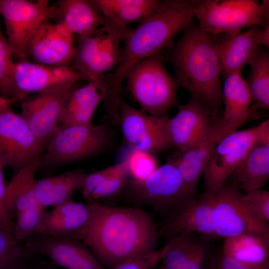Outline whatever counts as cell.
<instances>
[{
    "mask_svg": "<svg viewBox=\"0 0 269 269\" xmlns=\"http://www.w3.org/2000/svg\"><path fill=\"white\" fill-rule=\"evenodd\" d=\"M0 15L3 17L7 38L18 61L28 60L27 48L33 34L50 18L48 0H0Z\"/></svg>",
    "mask_w": 269,
    "mask_h": 269,
    "instance_id": "13",
    "label": "cell"
},
{
    "mask_svg": "<svg viewBox=\"0 0 269 269\" xmlns=\"http://www.w3.org/2000/svg\"><path fill=\"white\" fill-rule=\"evenodd\" d=\"M192 234L182 235L172 240L162 260L164 269H205L208 250L202 241Z\"/></svg>",
    "mask_w": 269,
    "mask_h": 269,
    "instance_id": "29",
    "label": "cell"
},
{
    "mask_svg": "<svg viewBox=\"0 0 269 269\" xmlns=\"http://www.w3.org/2000/svg\"><path fill=\"white\" fill-rule=\"evenodd\" d=\"M198 0H165L151 15L131 29L124 40L119 62L111 74V87L104 101L111 113L119 109L123 83L131 67L138 61L160 54L175 35L193 21Z\"/></svg>",
    "mask_w": 269,
    "mask_h": 269,
    "instance_id": "2",
    "label": "cell"
},
{
    "mask_svg": "<svg viewBox=\"0 0 269 269\" xmlns=\"http://www.w3.org/2000/svg\"><path fill=\"white\" fill-rule=\"evenodd\" d=\"M128 159V176L130 179L141 180L153 173L158 167L153 154L133 149Z\"/></svg>",
    "mask_w": 269,
    "mask_h": 269,
    "instance_id": "37",
    "label": "cell"
},
{
    "mask_svg": "<svg viewBox=\"0 0 269 269\" xmlns=\"http://www.w3.org/2000/svg\"><path fill=\"white\" fill-rule=\"evenodd\" d=\"M18 101V100L15 98H8L0 95V110L2 108L11 106V105Z\"/></svg>",
    "mask_w": 269,
    "mask_h": 269,
    "instance_id": "43",
    "label": "cell"
},
{
    "mask_svg": "<svg viewBox=\"0 0 269 269\" xmlns=\"http://www.w3.org/2000/svg\"><path fill=\"white\" fill-rule=\"evenodd\" d=\"M13 56L12 50L0 29V93L5 97L16 98L12 80L15 63Z\"/></svg>",
    "mask_w": 269,
    "mask_h": 269,
    "instance_id": "36",
    "label": "cell"
},
{
    "mask_svg": "<svg viewBox=\"0 0 269 269\" xmlns=\"http://www.w3.org/2000/svg\"><path fill=\"white\" fill-rule=\"evenodd\" d=\"M169 242L158 250L141 254L117 265L112 269H154L161 261L171 245Z\"/></svg>",
    "mask_w": 269,
    "mask_h": 269,
    "instance_id": "38",
    "label": "cell"
},
{
    "mask_svg": "<svg viewBox=\"0 0 269 269\" xmlns=\"http://www.w3.org/2000/svg\"><path fill=\"white\" fill-rule=\"evenodd\" d=\"M90 204L88 222L72 238L84 243L107 269L156 250L158 230L149 213L139 207Z\"/></svg>",
    "mask_w": 269,
    "mask_h": 269,
    "instance_id": "1",
    "label": "cell"
},
{
    "mask_svg": "<svg viewBox=\"0 0 269 269\" xmlns=\"http://www.w3.org/2000/svg\"><path fill=\"white\" fill-rule=\"evenodd\" d=\"M157 269H164L163 267H162L161 266V267H160V268Z\"/></svg>",
    "mask_w": 269,
    "mask_h": 269,
    "instance_id": "45",
    "label": "cell"
},
{
    "mask_svg": "<svg viewBox=\"0 0 269 269\" xmlns=\"http://www.w3.org/2000/svg\"><path fill=\"white\" fill-rule=\"evenodd\" d=\"M213 194L215 236L225 239L252 235L269 243V222L256 212L239 188L226 183Z\"/></svg>",
    "mask_w": 269,
    "mask_h": 269,
    "instance_id": "9",
    "label": "cell"
},
{
    "mask_svg": "<svg viewBox=\"0 0 269 269\" xmlns=\"http://www.w3.org/2000/svg\"><path fill=\"white\" fill-rule=\"evenodd\" d=\"M125 80L141 110L148 114L163 117L173 107L179 105L176 95L179 87L165 68L160 53L136 62Z\"/></svg>",
    "mask_w": 269,
    "mask_h": 269,
    "instance_id": "4",
    "label": "cell"
},
{
    "mask_svg": "<svg viewBox=\"0 0 269 269\" xmlns=\"http://www.w3.org/2000/svg\"><path fill=\"white\" fill-rule=\"evenodd\" d=\"M45 211L37 203L18 214L12 229L14 238L20 242L36 233Z\"/></svg>",
    "mask_w": 269,
    "mask_h": 269,
    "instance_id": "34",
    "label": "cell"
},
{
    "mask_svg": "<svg viewBox=\"0 0 269 269\" xmlns=\"http://www.w3.org/2000/svg\"><path fill=\"white\" fill-rule=\"evenodd\" d=\"M0 269H21L19 265H5L0 267Z\"/></svg>",
    "mask_w": 269,
    "mask_h": 269,
    "instance_id": "44",
    "label": "cell"
},
{
    "mask_svg": "<svg viewBox=\"0 0 269 269\" xmlns=\"http://www.w3.org/2000/svg\"><path fill=\"white\" fill-rule=\"evenodd\" d=\"M111 74H105L77 87L65 105L60 125H90L99 105L104 102L110 92Z\"/></svg>",
    "mask_w": 269,
    "mask_h": 269,
    "instance_id": "22",
    "label": "cell"
},
{
    "mask_svg": "<svg viewBox=\"0 0 269 269\" xmlns=\"http://www.w3.org/2000/svg\"><path fill=\"white\" fill-rule=\"evenodd\" d=\"M178 108L176 114L170 118L169 129L173 145L182 152L210 134L216 128L219 118L191 97Z\"/></svg>",
    "mask_w": 269,
    "mask_h": 269,
    "instance_id": "19",
    "label": "cell"
},
{
    "mask_svg": "<svg viewBox=\"0 0 269 269\" xmlns=\"http://www.w3.org/2000/svg\"><path fill=\"white\" fill-rule=\"evenodd\" d=\"M122 194L131 203L149 206L165 216L196 197L189 191L178 169L170 160L144 179L129 178Z\"/></svg>",
    "mask_w": 269,
    "mask_h": 269,
    "instance_id": "7",
    "label": "cell"
},
{
    "mask_svg": "<svg viewBox=\"0 0 269 269\" xmlns=\"http://www.w3.org/2000/svg\"><path fill=\"white\" fill-rule=\"evenodd\" d=\"M130 29L105 19L91 34L78 38L71 66L85 80L92 81L116 68L120 61L121 43Z\"/></svg>",
    "mask_w": 269,
    "mask_h": 269,
    "instance_id": "8",
    "label": "cell"
},
{
    "mask_svg": "<svg viewBox=\"0 0 269 269\" xmlns=\"http://www.w3.org/2000/svg\"><path fill=\"white\" fill-rule=\"evenodd\" d=\"M76 84L61 86L22 100L21 116L45 146L58 129L61 118Z\"/></svg>",
    "mask_w": 269,
    "mask_h": 269,
    "instance_id": "14",
    "label": "cell"
},
{
    "mask_svg": "<svg viewBox=\"0 0 269 269\" xmlns=\"http://www.w3.org/2000/svg\"><path fill=\"white\" fill-rule=\"evenodd\" d=\"M76 46L74 35L62 23H52L49 17L39 25L27 48L33 62L55 66H70Z\"/></svg>",
    "mask_w": 269,
    "mask_h": 269,
    "instance_id": "16",
    "label": "cell"
},
{
    "mask_svg": "<svg viewBox=\"0 0 269 269\" xmlns=\"http://www.w3.org/2000/svg\"><path fill=\"white\" fill-rule=\"evenodd\" d=\"M3 165L0 161V227L12 229V218L7 212L5 205V196L6 186L5 185L3 174Z\"/></svg>",
    "mask_w": 269,
    "mask_h": 269,
    "instance_id": "41",
    "label": "cell"
},
{
    "mask_svg": "<svg viewBox=\"0 0 269 269\" xmlns=\"http://www.w3.org/2000/svg\"><path fill=\"white\" fill-rule=\"evenodd\" d=\"M41 158L17 171L6 185L5 205L12 218L37 203L35 175L41 167Z\"/></svg>",
    "mask_w": 269,
    "mask_h": 269,
    "instance_id": "30",
    "label": "cell"
},
{
    "mask_svg": "<svg viewBox=\"0 0 269 269\" xmlns=\"http://www.w3.org/2000/svg\"><path fill=\"white\" fill-rule=\"evenodd\" d=\"M45 146L10 106L0 110V161L17 171L41 158Z\"/></svg>",
    "mask_w": 269,
    "mask_h": 269,
    "instance_id": "12",
    "label": "cell"
},
{
    "mask_svg": "<svg viewBox=\"0 0 269 269\" xmlns=\"http://www.w3.org/2000/svg\"><path fill=\"white\" fill-rule=\"evenodd\" d=\"M84 78L71 66H55L18 61L14 64L12 80L15 98L22 100L30 94L39 93L77 83Z\"/></svg>",
    "mask_w": 269,
    "mask_h": 269,
    "instance_id": "15",
    "label": "cell"
},
{
    "mask_svg": "<svg viewBox=\"0 0 269 269\" xmlns=\"http://www.w3.org/2000/svg\"><path fill=\"white\" fill-rule=\"evenodd\" d=\"M268 137L269 119L253 128L236 131L217 142L203 172L205 192L213 193L224 185L250 148Z\"/></svg>",
    "mask_w": 269,
    "mask_h": 269,
    "instance_id": "10",
    "label": "cell"
},
{
    "mask_svg": "<svg viewBox=\"0 0 269 269\" xmlns=\"http://www.w3.org/2000/svg\"><path fill=\"white\" fill-rule=\"evenodd\" d=\"M222 254L244 263L262 265L269 263V243L252 235L227 238Z\"/></svg>",
    "mask_w": 269,
    "mask_h": 269,
    "instance_id": "33",
    "label": "cell"
},
{
    "mask_svg": "<svg viewBox=\"0 0 269 269\" xmlns=\"http://www.w3.org/2000/svg\"><path fill=\"white\" fill-rule=\"evenodd\" d=\"M128 159L101 170L87 174L81 189L89 203L122 194L129 180Z\"/></svg>",
    "mask_w": 269,
    "mask_h": 269,
    "instance_id": "26",
    "label": "cell"
},
{
    "mask_svg": "<svg viewBox=\"0 0 269 269\" xmlns=\"http://www.w3.org/2000/svg\"><path fill=\"white\" fill-rule=\"evenodd\" d=\"M213 193L205 192L175 208L162 223L159 236L169 241L182 235L194 233L206 237L215 236L213 211Z\"/></svg>",
    "mask_w": 269,
    "mask_h": 269,
    "instance_id": "17",
    "label": "cell"
},
{
    "mask_svg": "<svg viewBox=\"0 0 269 269\" xmlns=\"http://www.w3.org/2000/svg\"><path fill=\"white\" fill-rule=\"evenodd\" d=\"M170 118L167 115H150L121 100L118 126L125 140L133 149L153 154L172 147Z\"/></svg>",
    "mask_w": 269,
    "mask_h": 269,
    "instance_id": "11",
    "label": "cell"
},
{
    "mask_svg": "<svg viewBox=\"0 0 269 269\" xmlns=\"http://www.w3.org/2000/svg\"><path fill=\"white\" fill-rule=\"evenodd\" d=\"M50 18L57 19L79 38L91 34L105 22L94 0H59L50 6Z\"/></svg>",
    "mask_w": 269,
    "mask_h": 269,
    "instance_id": "24",
    "label": "cell"
},
{
    "mask_svg": "<svg viewBox=\"0 0 269 269\" xmlns=\"http://www.w3.org/2000/svg\"><path fill=\"white\" fill-rule=\"evenodd\" d=\"M194 17L203 30L216 36L232 34L255 25L269 24V1L198 0Z\"/></svg>",
    "mask_w": 269,
    "mask_h": 269,
    "instance_id": "6",
    "label": "cell"
},
{
    "mask_svg": "<svg viewBox=\"0 0 269 269\" xmlns=\"http://www.w3.org/2000/svg\"><path fill=\"white\" fill-rule=\"evenodd\" d=\"M114 134L107 125H60L41 158V167H53L101 154L113 145Z\"/></svg>",
    "mask_w": 269,
    "mask_h": 269,
    "instance_id": "5",
    "label": "cell"
},
{
    "mask_svg": "<svg viewBox=\"0 0 269 269\" xmlns=\"http://www.w3.org/2000/svg\"><path fill=\"white\" fill-rule=\"evenodd\" d=\"M179 87L206 107L215 116L222 114L221 65L214 36L201 29L193 21L168 53Z\"/></svg>",
    "mask_w": 269,
    "mask_h": 269,
    "instance_id": "3",
    "label": "cell"
},
{
    "mask_svg": "<svg viewBox=\"0 0 269 269\" xmlns=\"http://www.w3.org/2000/svg\"><path fill=\"white\" fill-rule=\"evenodd\" d=\"M25 247L31 254L44 255L66 269H107L84 243L74 238L38 235Z\"/></svg>",
    "mask_w": 269,
    "mask_h": 269,
    "instance_id": "18",
    "label": "cell"
},
{
    "mask_svg": "<svg viewBox=\"0 0 269 269\" xmlns=\"http://www.w3.org/2000/svg\"><path fill=\"white\" fill-rule=\"evenodd\" d=\"M91 204L73 199L45 212L36 234L55 237L72 238L88 222Z\"/></svg>",
    "mask_w": 269,
    "mask_h": 269,
    "instance_id": "23",
    "label": "cell"
},
{
    "mask_svg": "<svg viewBox=\"0 0 269 269\" xmlns=\"http://www.w3.org/2000/svg\"><path fill=\"white\" fill-rule=\"evenodd\" d=\"M216 129V127L200 141L178 152L170 160L178 169L189 191L195 196L200 177L218 142Z\"/></svg>",
    "mask_w": 269,
    "mask_h": 269,
    "instance_id": "27",
    "label": "cell"
},
{
    "mask_svg": "<svg viewBox=\"0 0 269 269\" xmlns=\"http://www.w3.org/2000/svg\"><path fill=\"white\" fill-rule=\"evenodd\" d=\"M261 46L269 48V25L265 26L262 32Z\"/></svg>",
    "mask_w": 269,
    "mask_h": 269,
    "instance_id": "42",
    "label": "cell"
},
{
    "mask_svg": "<svg viewBox=\"0 0 269 269\" xmlns=\"http://www.w3.org/2000/svg\"><path fill=\"white\" fill-rule=\"evenodd\" d=\"M263 28L255 25L243 31L214 36L216 50L224 75L242 72L245 66L250 64L261 46Z\"/></svg>",
    "mask_w": 269,
    "mask_h": 269,
    "instance_id": "21",
    "label": "cell"
},
{
    "mask_svg": "<svg viewBox=\"0 0 269 269\" xmlns=\"http://www.w3.org/2000/svg\"><path fill=\"white\" fill-rule=\"evenodd\" d=\"M251 70L246 81L253 101L252 119L259 118L260 109H269V53L259 46L250 63Z\"/></svg>",
    "mask_w": 269,
    "mask_h": 269,
    "instance_id": "32",
    "label": "cell"
},
{
    "mask_svg": "<svg viewBox=\"0 0 269 269\" xmlns=\"http://www.w3.org/2000/svg\"><path fill=\"white\" fill-rule=\"evenodd\" d=\"M105 19L123 26L140 22L160 6V0H94Z\"/></svg>",
    "mask_w": 269,
    "mask_h": 269,
    "instance_id": "31",
    "label": "cell"
},
{
    "mask_svg": "<svg viewBox=\"0 0 269 269\" xmlns=\"http://www.w3.org/2000/svg\"><path fill=\"white\" fill-rule=\"evenodd\" d=\"M212 269H269V263L262 265H249L222 253L215 262Z\"/></svg>",
    "mask_w": 269,
    "mask_h": 269,
    "instance_id": "40",
    "label": "cell"
},
{
    "mask_svg": "<svg viewBox=\"0 0 269 269\" xmlns=\"http://www.w3.org/2000/svg\"><path fill=\"white\" fill-rule=\"evenodd\" d=\"M246 200L256 212L265 220L269 221V192L259 188L245 195Z\"/></svg>",
    "mask_w": 269,
    "mask_h": 269,
    "instance_id": "39",
    "label": "cell"
},
{
    "mask_svg": "<svg viewBox=\"0 0 269 269\" xmlns=\"http://www.w3.org/2000/svg\"><path fill=\"white\" fill-rule=\"evenodd\" d=\"M87 174L83 170L77 169L58 175L36 179L37 202L46 208L72 199L74 194L82 188Z\"/></svg>",
    "mask_w": 269,
    "mask_h": 269,
    "instance_id": "28",
    "label": "cell"
},
{
    "mask_svg": "<svg viewBox=\"0 0 269 269\" xmlns=\"http://www.w3.org/2000/svg\"><path fill=\"white\" fill-rule=\"evenodd\" d=\"M242 72H236L225 75L221 90L224 110L218 118L216 134L218 142L226 135L237 131L252 119L253 101Z\"/></svg>",
    "mask_w": 269,
    "mask_h": 269,
    "instance_id": "20",
    "label": "cell"
},
{
    "mask_svg": "<svg viewBox=\"0 0 269 269\" xmlns=\"http://www.w3.org/2000/svg\"><path fill=\"white\" fill-rule=\"evenodd\" d=\"M231 183L246 192L261 188L269 178V137L257 142L229 178Z\"/></svg>",
    "mask_w": 269,
    "mask_h": 269,
    "instance_id": "25",
    "label": "cell"
},
{
    "mask_svg": "<svg viewBox=\"0 0 269 269\" xmlns=\"http://www.w3.org/2000/svg\"><path fill=\"white\" fill-rule=\"evenodd\" d=\"M30 254L14 238L12 229L0 227V267L19 265Z\"/></svg>",
    "mask_w": 269,
    "mask_h": 269,
    "instance_id": "35",
    "label": "cell"
}]
</instances>
